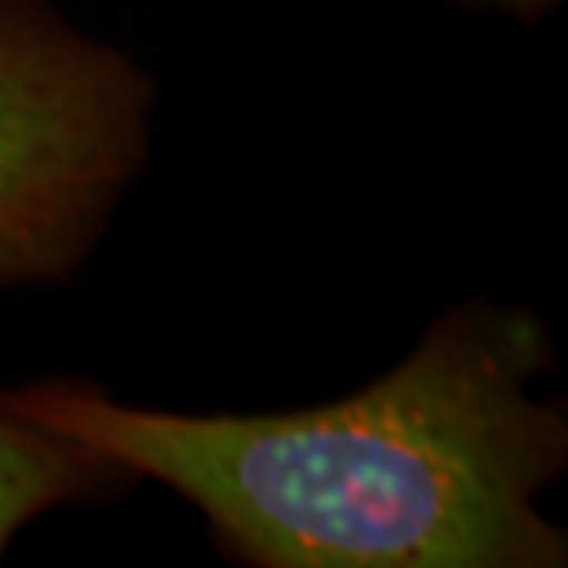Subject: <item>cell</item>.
Masks as SVG:
<instances>
[{
	"label": "cell",
	"instance_id": "277c9868",
	"mask_svg": "<svg viewBox=\"0 0 568 568\" xmlns=\"http://www.w3.org/2000/svg\"><path fill=\"white\" fill-rule=\"evenodd\" d=\"M495 4H506V8H517V11H531V8L550 4V0H495Z\"/></svg>",
	"mask_w": 568,
	"mask_h": 568
},
{
	"label": "cell",
	"instance_id": "7a4b0ae2",
	"mask_svg": "<svg viewBox=\"0 0 568 568\" xmlns=\"http://www.w3.org/2000/svg\"><path fill=\"white\" fill-rule=\"evenodd\" d=\"M148 82L44 0H0V288L67 274L138 174Z\"/></svg>",
	"mask_w": 568,
	"mask_h": 568
},
{
	"label": "cell",
	"instance_id": "6da1fadb",
	"mask_svg": "<svg viewBox=\"0 0 568 568\" xmlns=\"http://www.w3.org/2000/svg\"><path fill=\"white\" fill-rule=\"evenodd\" d=\"M542 366L536 317L462 311L388 377L317 410L192 417L82 388L11 410L174 487L266 568H554L565 536L536 498L568 432L528 388Z\"/></svg>",
	"mask_w": 568,
	"mask_h": 568
},
{
	"label": "cell",
	"instance_id": "3957f363",
	"mask_svg": "<svg viewBox=\"0 0 568 568\" xmlns=\"http://www.w3.org/2000/svg\"><path fill=\"white\" fill-rule=\"evenodd\" d=\"M100 465L89 450L0 406V550L38 514L82 495Z\"/></svg>",
	"mask_w": 568,
	"mask_h": 568
}]
</instances>
